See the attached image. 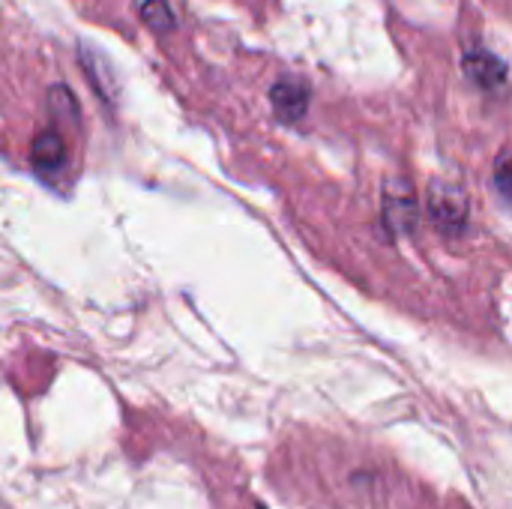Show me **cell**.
Here are the masks:
<instances>
[{
	"instance_id": "1",
	"label": "cell",
	"mask_w": 512,
	"mask_h": 509,
	"mask_svg": "<svg viewBox=\"0 0 512 509\" xmlns=\"http://www.w3.org/2000/svg\"><path fill=\"white\" fill-rule=\"evenodd\" d=\"M429 210H432V219L447 231H462L465 222H468V198H465V192L456 189V186H447V183L432 186Z\"/></svg>"
},
{
	"instance_id": "2",
	"label": "cell",
	"mask_w": 512,
	"mask_h": 509,
	"mask_svg": "<svg viewBox=\"0 0 512 509\" xmlns=\"http://www.w3.org/2000/svg\"><path fill=\"white\" fill-rule=\"evenodd\" d=\"M462 69L483 90H498L507 84V63L501 57H495L492 51H468L462 60Z\"/></svg>"
},
{
	"instance_id": "3",
	"label": "cell",
	"mask_w": 512,
	"mask_h": 509,
	"mask_svg": "<svg viewBox=\"0 0 512 509\" xmlns=\"http://www.w3.org/2000/svg\"><path fill=\"white\" fill-rule=\"evenodd\" d=\"M270 102H273V111L279 114V120L297 123L309 108V87L303 81H279L270 90Z\"/></svg>"
},
{
	"instance_id": "4",
	"label": "cell",
	"mask_w": 512,
	"mask_h": 509,
	"mask_svg": "<svg viewBox=\"0 0 512 509\" xmlns=\"http://www.w3.org/2000/svg\"><path fill=\"white\" fill-rule=\"evenodd\" d=\"M30 159H33V165H36V168H42V171H57V168L63 165V159H66L63 138H60L54 129H48V132H39V135L33 138Z\"/></svg>"
},
{
	"instance_id": "5",
	"label": "cell",
	"mask_w": 512,
	"mask_h": 509,
	"mask_svg": "<svg viewBox=\"0 0 512 509\" xmlns=\"http://www.w3.org/2000/svg\"><path fill=\"white\" fill-rule=\"evenodd\" d=\"M387 225L399 234V231H408L417 219V204L411 195H396V198H387Z\"/></svg>"
},
{
	"instance_id": "6",
	"label": "cell",
	"mask_w": 512,
	"mask_h": 509,
	"mask_svg": "<svg viewBox=\"0 0 512 509\" xmlns=\"http://www.w3.org/2000/svg\"><path fill=\"white\" fill-rule=\"evenodd\" d=\"M141 18H144L147 27H153V30H159V33H168V30H174V24H177L171 6H168L165 0H144V3H141Z\"/></svg>"
},
{
	"instance_id": "7",
	"label": "cell",
	"mask_w": 512,
	"mask_h": 509,
	"mask_svg": "<svg viewBox=\"0 0 512 509\" xmlns=\"http://www.w3.org/2000/svg\"><path fill=\"white\" fill-rule=\"evenodd\" d=\"M498 186H501V198L507 201L510 198V162H507V153L498 159Z\"/></svg>"
},
{
	"instance_id": "8",
	"label": "cell",
	"mask_w": 512,
	"mask_h": 509,
	"mask_svg": "<svg viewBox=\"0 0 512 509\" xmlns=\"http://www.w3.org/2000/svg\"><path fill=\"white\" fill-rule=\"evenodd\" d=\"M0 509H6V507H3V504H0Z\"/></svg>"
}]
</instances>
